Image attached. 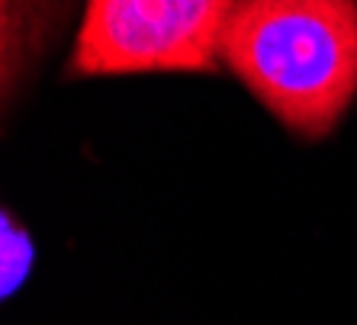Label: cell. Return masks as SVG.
<instances>
[{
  "label": "cell",
  "instance_id": "6da1fadb",
  "mask_svg": "<svg viewBox=\"0 0 357 325\" xmlns=\"http://www.w3.org/2000/svg\"><path fill=\"white\" fill-rule=\"evenodd\" d=\"M219 59L290 133L325 139L357 97V0H238Z\"/></svg>",
  "mask_w": 357,
  "mask_h": 325
},
{
  "label": "cell",
  "instance_id": "7a4b0ae2",
  "mask_svg": "<svg viewBox=\"0 0 357 325\" xmlns=\"http://www.w3.org/2000/svg\"><path fill=\"white\" fill-rule=\"evenodd\" d=\"M238 0H87L71 75L216 71Z\"/></svg>",
  "mask_w": 357,
  "mask_h": 325
},
{
  "label": "cell",
  "instance_id": "3957f363",
  "mask_svg": "<svg viewBox=\"0 0 357 325\" xmlns=\"http://www.w3.org/2000/svg\"><path fill=\"white\" fill-rule=\"evenodd\" d=\"M59 13L55 0H3V93H13L26 71L36 65L52 36V20Z\"/></svg>",
  "mask_w": 357,
  "mask_h": 325
},
{
  "label": "cell",
  "instance_id": "277c9868",
  "mask_svg": "<svg viewBox=\"0 0 357 325\" xmlns=\"http://www.w3.org/2000/svg\"><path fill=\"white\" fill-rule=\"evenodd\" d=\"M33 258V248H29V239H26L23 229H17L13 216H3V293H13L17 280H23L26 267Z\"/></svg>",
  "mask_w": 357,
  "mask_h": 325
}]
</instances>
